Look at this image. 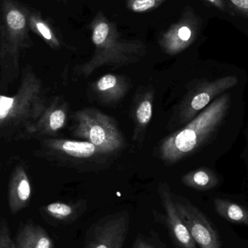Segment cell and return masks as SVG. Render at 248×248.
Instances as JSON below:
<instances>
[{
    "instance_id": "cell-23",
    "label": "cell",
    "mask_w": 248,
    "mask_h": 248,
    "mask_svg": "<svg viewBox=\"0 0 248 248\" xmlns=\"http://www.w3.org/2000/svg\"><path fill=\"white\" fill-rule=\"evenodd\" d=\"M0 248H16L10 236L8 224L4 219L0 221Z\"/></svg>"
},
{
    "instance_id": "cell-26",
    "label": "cell",
    "mask_w": 248,
    "mask_h": 248,
    "mask_svg": "<svg viewBox=\"0 0 248 248\" xmlns=\"http://www.w3.org/2000/svg\"></svg>"
},
{
    "instance_id": "cell-9",
    "label": "cell",
    "mask_w": 248,
    "mask_h": 248,
    "mask_svg": "<svg viewBox=\"0 0 248 248\" xmlns=\"http://www.w3.org/2000/svg\"><path fill=\"white\" fill-rule=\"evenodd\" d=\"M159 195L165 211V221L173 244L178 248H198L176 209L173 194L169 186L160 185Z\"/></svg>"
},
{
    "instance_id": "cell-8",
    "label": "cell",
    "mask_w": 248,
    "mask_h": 248,
    "mask_svg": "<svg viewBox=\"0 0 248 248\" xmlns=\"http://www.w3.org/2000/svg\"><path fill=\"white\" fill-rule=\"evenodd\" d=\"M238 78L235 76H227L212 81L203 83L195 89L185 103L182 110L184 122H190L205 108L211 101L224 92L235 87Z\"/></svg>"
},
{
    "instance_id": "cell-22",
    "label": "cell",
    "mask_w": 248,
    "mask_h": 248,
    "mask_svg": "<svg viewBox=\"0 0 248 248\" xmlns=\"http://www.w3.org/2000/svg\"><path fill=\"white\" fill-rule=\"evenodd\" d=\"M153 116V103L149 99L140 103L136 111V118L140 125H147Z\"/></svg>"
},
{
    "instance_id": "cell-7",
    "label": "cell",
    "mask_w": 248,
    "mask_h": 248,
    "mask_svg": "<svg viewBox=\"0 0 248 248\" xmlns=\"http://www.w3.org/2000/svg\"><path fill=\"white\" fill-rule=\"evenodd\" d=\"M175 205L199 248H222L219 235L206 216L189 201L173 195Z\"/></svg>"
},
{
    "instance_id": "cell-2",
    "label": "cell",
    "mask_w": 248,
    "mask_h": 248,
    "mask_svg": "<svg viewBox=\"0 0 248 248\" xmlns=\"http://www.w3.org/2000/svg\"><path fill=\"white\" fill-rule=\"evenodd\" d=\"M29 9L16 0L0 4V90L19 78L23 52L33 46L29 24Z\"/></svg>"
},
{
    "instance_id": "cell-18",
    "label": "cell",
    "mask_w": 248,
    "mask_h": 248,
    "mask_svg": "<svg viewBox=\"0 0 248 248\" xmlns=\"http://www.w3.org/2000/svg\"><path fill=\"white\" fill-rule=\"evenodd\" d=\"M183 182L192 189L207 191L216 187L219 183V179L211 169H201L185 175Z\"/></svg>"
},
{
    "instance_id": "cell-1",
    "label": "cell",
    "mask_w": 248,
    "mask_h": 248,
    "mask_svg": "<svg viewBox=\"0 0 248 248\" xmlns=\"http://www.w3.org/2000/svg\"><path fill=\"white\" fill-rule=\"evenodd\" d=\"M20 78L14 95L0 94V140L31 138L35 124L46 107L43 84L30 65L22 70Z\"/></svg>"
},
{
    "instance_id": "cell-20",
    "label": "cell",
    "mask_w": 248,
    "mask_h": 248,
    "mask_svg": "<svg viewBox=\"0 0 248 248\" xmlns=\"http://www.w3.org/2000/svg\"><path fill=\"white\" fill-rule=\"evenodd\" d=\"M132 248H166L157 234L151 232L148 234H139L134 239Z\"/></svg>"
},
{
    "instance_id": "cell-3",
    "label": "cell",
    "mask_w": 248,
    "mask_h": 248,
    "mask_svg": "<svg viewBox=\"0 0 248 248\" xmlns=\"http://www.w3.org/2000/svg\"><path fill=\"white\" fill-rule=\"evenodd\" d=\"M230 106V94L217 97L184 128L163 141L160 149L161 158L173 163L196 151L218 131Z\"/></svg>"
},
{
    "instance_id": "cell-10",
    "label": "cell",
    "mask_w": 248,
    "mask_h": 248,
    "mask_svg": "<svg viewBox=\"0 0 248 248\" xmlns=\"http://www.w3.org/2000/svg\"><path fill=\"white\" fill-rule=\"evenodd\" d=\"M198 24L194 16L184 17L163 35L160 41L162 47L170 55L182 52L195 41Z\"/></svg>"
},
{
    "instance_id": "cell-11",
    "label": "cell",
    "mask_w": 248,
    "mask_h": 248,
    "mask_svg": "<svg viewBox=\"0 0 248 248\" xmlns=\"http://www.w3.org/2000/svg\"><path fill=\"white\" fill-rule=\"evenodd\" d=\"M40 153L52 157L68 156L77 158H88L100 153L98 149L90 141H74L63 139L44 140Z\"/></svg>"
},
{
    "instance_id": "cell-16",
    "label": "cell",
    "mask_w": 248,
    "mask_h": 248,
    "mask_svg": "<svg viewBox=\"0 0 248 248\" xmlns=\"http://www.w3.org/2000/svg\"><path fill=\"white\" fill-rule=\"evenodd\" d=\"M214 203L217 214L226 221L248 227V208L246 207L222 198H216Z\"/></svg>"
},
{
    "instance_id": "cell-17",
    "label": "cell",
    "mask_w": 248,
    "mask_h": 248,
    "mask_svg": "<svg viewBox=\"0 0 248 248\" xmlns=\"http://www.w3.org/2000/svg\"><path fill=\"white\" fill-rule=\"evenodd\" d=\"M29 24L30 30L40 36L52 49H59L61 42L49 23L42 17L40 12L29 9Z\"/></svg>"
},
{
    "instance_id": "cell-12",
    "label": "cell",
    "mask_w": 248,
    "mask_h": 248,
    "mask_svg": "<svg viewBox=\"0 0 248 248\" xmlns=\"http://www.w3.org/2000/svg\"><path fill=\"white\" fill-rule=\"evenodd\" d=\"M31 195V186L27 172L22 165L16 166L10 176L8 203L10 211L16 214L27 207Z\"/></svg>"
},
{
    "instance_id": "cell-4",
    "label": "cell",
    "mask_w": 248,
    "mask_h": 248,
    "mask_svg": "<svg viewBox=\"0 0 248 248\" xmlns=\"http://www.w3.org/2000/svg\"><path fill=\"white\" fill-rule=\"evenodd\" d=\"M93 42L95 52L90 62L83 67V72L91 74L105 64H124L141 57L144 45L138 40L121 38L113 23L100 14L92 23Z\"/></svg>"
},
{
    "instance_id": "cell-25",
    "label": "cell",
    "mask_w": 248,
    "mask_h": 248,
    "mask_svg": "<svg viewBox=\"0 0 248 248\" xmlns=\"http://www.w3.org/2000/svg\"><path fill=\"white\" fill-rule=\"evenodd\" d=\"M207 1H209L213 5L215 6L216 7L222 10V11L225 12L227 10L225 0H207Z\"/></svg>"
},
{
    "instance_id": "cell-21",
    "label": "cell",
    "mask_w": 248,
    "mask_h": 248,
    "mask_svg": "<svg viewBox=\"0 0 248 248\" xmlns=\"http://www.w3.org/2000/svg\"><path fill=\"white\" fill-rule=\"evenodd\" d=\"M166 0H128V7L134 13H144L154 10Z\"/></svg>"
},
{
    "instance_id": "cell-5",
    "label": "cell",
    "mask_w": 248,
    "mask_h": 248,
    "mask_svg": "<svg viewBox=\"0 0 248 248\" xmlns=\"http://www.w3.org/2000/svg\"><path fill=\"white\" fill-rule=\"evenodd\" d=\"M75 134L93 143L100 153H113L123 145V137L111 118L94 109L75 114Z\"/></svg>"
},
{
    "instance_id": "cell-19",
    "label": "cell",
    "mask_w": 248,
    "mask_h": 248,
    "mask_svg": "<svg viewBox=\"0 0 248 248\" xmlns=\"http://www.w3.org/2000/svg\"><path fill=\"white\" fill-rule=\"evenodd\" d=\"M96 91L105 100H116L124 95L125 84L122 78L113 74L102 77L96 83Z\"/></svg>"
},
{
    "instance_id": "cell-6",
    "label": "cell",
    "mask_w": 248,
    "mask_h": 248,
    "mask_svg": "<svg viewBox=\"0 0 248 248\" xmlns=\"http://www.w3.org/2000/svg\"><path fill=\"white\" fill-rule=\"evenodd\" d=\"M130 224L131 216L125 211L102 217L87 230L83 248H123Z\"/></svg>"
},
{
    "instance_id": "cell-24",
    "label": "cell",
    "mask_w": 248,
    "mask_h": 248,
    "mask_svg": "<svg viewBox=\"0 0 248 248\" xmlns=\"http://www.w3.org/2000/svg\"><path fill=\"white\" fill-rule=\"evenodd\" d=\"M227 1L236 13L248 18V0H227Z\"/></svg>"
},
{
    "instance_id": "cell-14",
    "label": "cell",
    "mask_w": 248,
    "mask_h": 248,
    "mask_svg": "<svg viewBox=\"0 0 248 248\" xmlns=\"http://www.w3.org/2000/svg\"><path fill=\"white\" fill-rule=\"evenodd\" d=\"M16 248H53L52 239L45 229L33 223L24 224L15 237Z\"/></svg>"
},
{
    "instance_id": "cell-13",
    "label": "cell",
    "mask_w": 248,
    "mask_h": 248,
    "mask_svg": "<svg viewBox=\"0 0 248 248\" xmlns=\"http://www.w3.org/2000/svg\"><path fill=\"white\" fill-rule=\"evenodd\" d=\"M50 224L54 225H69L78 221L87 210V203L83 201L75 203L55 202L42 208Z\"/></svg>"
},
{
    "instance_id": "cell-15",
    "label": "cell",
    "mask_w": 248,
    "mask_h": 248,
    "mask_svg": "<svg viewBox=\"0 0 248 248\" xmlns=\"http://www.w3.org/2000/svg\"><path fill=\"white\" fill-rule=\"evenodd\" d=\"M67 114L62 106L54 102L39 118L33 128L32 137L35 136L51 135L63 128L66 123Z\"/></svg>"
}]
</instances>
